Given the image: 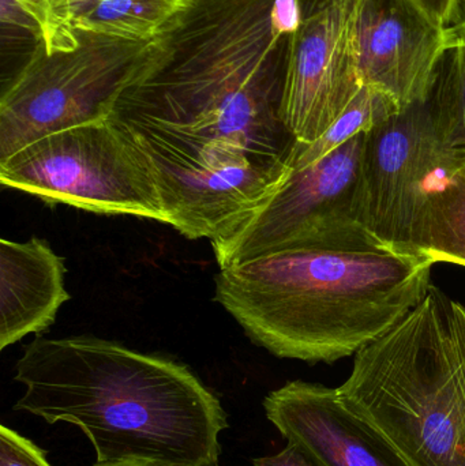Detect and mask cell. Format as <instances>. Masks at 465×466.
I'll return each mask as SVG.
<instances>
[{"instance_id":"cell-1","label":"cell","mask_w":465,"mask_h":466,"mask_svg":"<svg viewBox=\"0 0 465 466\" xmlns=\"http://www.w3.org/2000/svg\"><path fill=\"white\" fill-rule=\"evenodd\" d=\"M295 0H186L150 41L109 119L288 164L281 120Z\"/></svg>"},{"instance_id":"cell-2","label":"cell","mask_w":465,"mask_h":466,"mask_svg":"<svg viewBox=\"0 0 465 466\" xmlns=\"http://www.w3.org/2000/svg\"><path fill=\"white\" fill-rule=\"evenodd\" d=\"M436 263L358 221L220 268L215 300L280 359L332 364L384 336L425 298Z\"/></svg>"},{"instance_id":"cell-3","label":"cell","mask_w":465,"mask_h":466,"mask_svg":"<svg viewBox=\"0 0 465 466\" xmlns=\"http://www.w3.org/2000/svg\"><path fill=\"white\" fill-rule=\"evenodd\" d=\"M14 410L79 427L98 464L218 466L228 416L185 364L97 337H37L16 361Z\"/></svg>"},{"instance_id":"cell-4","label":"cell","mask_w":465,"mask_h":466,"mask_svg":"<svg viewBox=\"0 0 465 466\" xmlns=\"http://www.w3.org/2000/svg\"><path fill=\"white\" fill-rule=\"evenodd\" d=\"M409 466H465V306L431 285L338 388Z\"/></svg>"},{"instance_id":"cell-5","label":"cell","mask_w":465,"mask_h":466,"mask_svg":"<svg viewBox=\"0 0 465 466\" xmlns=\"http://www.w3.org/2000/svg\"><path fill=\"white\" fill-rule=\"evenodd\" d=\"M0 183L49 205L168 224L149 163L109 119L49 134L2 158Z\"/></svg>"},{"instance_id":"cell-6","label":"cell","mask_w":465,"mask_h":466,"mask_svg":"<svg viewBox=\"0 0 465 466\" xmlns=\"http://www.w3.org/2000/svg\"><path fill=\"white\" fill-rule=\"evenodd\" d=\"M149 44L89 32L68 51L37 44L2 93L0 160L49 134L109 119Z\"/></svg>"},{"instance_id":"cell-7","label":"cell","mask_w":465,"mask_h":466,"mask_svg":"<svg viewBox=\"0 0 465 466\" xmlns=\"http://www.w3.org/2000/svg\"><path fill=\"white\" fill-rule=\"evenodd\" d=\"M111 122L149 163L168 226L193 240L213 241L237 229L291 171L288 164L257 157L239 145L199 144L150 126Z\"/></svg>"},{"instance_id":"cell-8","label":"cell","mask_w":465,"mask_h":466,"mask_svg":"<svg viewBox=\"0 0 465 466\" xmlns=\"http://www.w3.org/2000/svg\"><path fill=\"white\" fill-rule=\"evenodd\" d=\"M464 166V150L440 136L429 92L365 133L358 223L384 243L417 254L415 231L429 193Z\"/></svg>"},{"instance_id":"cell-9","label":"cell","mask_w":465,"mask_h":466,"mask_svg":"<svg viewBox=\"0 0 465 466\" xmlns=\"http://www.w3.org/2000/svg\"><path fill=\"white\" fill-rule=\"evenodd\" d=\"M365 133L321 160L291 169L275 194L237 229L210 241L220 268L297 246L330 227L357 220Z\"/></svg>"},{"instance_id":"cell-10","label":"cell","mask_w":465,"mask_h":466,"mask_svg":"<svg viewBox=\"0 0 465 466\" xmlns=\"http://www.w3.org/2000/svg\"><path fill=\"white\" fill-rule=\"evenodd\" d=\"M363 0H335L292 35L281 120L297 144H313L363 87L358 21Z\"/></svg>"},{"instance_id":"cell-11","label":"cell","mask_w":465,"mask_h":466,"mask_svg":"<svg viewBox=\"0 0 465 466\" xmlns=\"http://www.w3.org/2000/svg\"><path fill=\"white\" fill-rule=\"evenodd\" d=\"M358 46L362 84L388 93L403 109L428 97L450 38L418 0H363Z\"/></svg>"},{"instance_id":"cell-12","label":"cell","mask_w":465,"mask_h":466,"mask_svg":"<svg viewBox=\"0 0 465 466\" xmlns=\"http://www.w3.org/2000/svg\"><path fill=\"white\" fill-rule=\"evenodd\" d=\"M268 420L321 466H409L370 423L351 412L338 388L291 380L264 400Z\"/></svg>"},{"instance_id":"cell-13","label":"cell","mask_w":465,"mask_h":466,"mask_svg":"<svg viewBox=\"0 0 465 466\" xmlns=\"http://www.w3.org/2000/svg\"><path fill=\"white\" fill-rule=\"evenodd\" d=\"M68 300L65 258L48 241L0 240V350L45 331Z\"/></svg>"},{"instance_id":"cell-14","label":"cell","mask_w":465,"mask_h":466,"mask_svg":"<svg viewBox=\"0 0 465 466\" xmlns=\"http://www.w3.org/2000/svg\"><path fill=\"white\" fill-rule=\"evenodd\" d=\"M414 249L434 263L465 268V166L431 188L420 210Z\"/></svg>"},{"instance_id":"cell-15","label":"cell","mask_w":465,"mask_h":466,"mask_svg":"<svg viewBox=\"0 0 465 466\" xmlns=\"http://www.w3.org/2000/svg\"><path fill=\"white\" fill-rule=\"evenodd\" d=\"M186 0H97L76 24L89 32L127 41H152Z\"/></svg>"},{"instance_id":"cell-16","label":"cell","mask_w":465,"mask_h":466,"mask_svg":"<svg viewBox=\"0 0 465 466\" xmlns=\"http://www.w3.org/2000/svg\"><path fill=\"white\" fill-rule=\"evenodd\" d=\"M399 104L388 93L377 87L363 85L357 97L349 103L346 111L313 144H295L289 156L288 167L299 169L321 160L346 142L359 134L368 133L379 123L384 122L400 111Z\"/></svg>"},{"instance_id":"cell-17","label":"cell","mask_w":465,"mask_h":466,"mask_svg":"<svg viewBox=\"0 0 465 466\" xmlns=\"http://www.w3.org/2000/svg\"><path fill=\"white\" fill-rule=\"evenodd\" d=\"M430 98L442 141L465 152V43L445 49L434 71Z\"/></svg>"},{"instance_id":"cell-18","label":"cell","mask_w":465,"mask_h":466,"mask_svg":"<svg viewBox=\"0 0 465 466\" xmlns=\"http://www.w3.org/2000/svg\"><path fill=\"white\" fill-rule=\"evenodd\" d=\"M40 27L46 52L68 51L78 46L76 24L97 0H15Z\"/></svg>"},{"instance_id":"cell-19","label":"cell","mask_w":465,"mask_h":466,"mask_svg":"<svg viewBox=\"0 0 465 466\" xmlns=\"http://www.w3.org/2000/svg\"><path fill=\"white\" fill-rule=\"evenodd\" d=\"M0 466H52L46 451L3 424L0 427Z\"/></svg>"},{"instance_id":"cell-20","label":"cell","mask_w":465,"mask_h":466,"mask_svg":"<svg viewBox=\"0 0 465 466\" xmlns=\"http://www.w3.org/2000/svg\"><path fill=\"white\" fill-rule=\"evenodd\" d=\"M253 466H321L299 446L289 443L275 456L253 460Z\"/></svg>"},{"instance_id":"cell-21","label":"cell","mask_w":465,"mask_h":466,"mask_svg":"<svg viewBox=\"0 0 465 466\" xmlns=\"http://www.w3.org/2000/svg\"><path fill=\"white\" fill-rule=\"evenodd\" d=\"M450 44L465 43V0H453L450 21L445 25Z\"/></svg>"},{"instance_id":"cell-22","label":"cell","mask_w":465,"mask_h":466,"mask_svg":"<svg viewBox=\"0 0 465 466\" xmlns=\"http://www.w3.org/2000/svg\"><path fill=\"white\" fill-rule=\"evenodd\" d=\"M440 24L447 25L452 11L453 0H418Z\"/></svg>"},{"instance_id":"cell-23","label":"cell","mask_w":465,"mask_h":466,"mask_svg":"<svg viewBox=\"0 0 465 466\" xmlns=\"http://www.w3.org/2000/svg\"><path fill=\"white\" fill-rule=\"evenodd\" d=\"M295 2H297L299 22H302L316 15V14L321 13L328 5H332L335 0H295Z\"/></svg>"},{"instance_id":"cell-24","label":"cell","mask_w":465,"mask_h":466,"mask_svg":"<svg viewBox=\"0 0 465 466\" xmlns=\"http://www.w3.org/2000/svg\"><path fill=\"white\" fill-rule=\"evenodd\" d=\"M95 466H175V465L160 464V462H153V461H119V462H106V464H98V462H96Z\"/></svg>"}]
</instances>
